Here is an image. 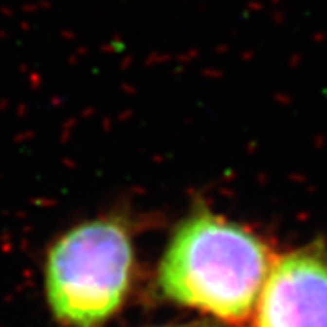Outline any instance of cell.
Listing matches in <instances>:
<instances>
[{
	"label": "cell",
	"mask_w": 327,
	"mask_h": 327,
	"mask_svg": "<svg viewBox=\"0 0 327 327\" xmlns=\"http://www.w3.org/2000/svg\"><path fill=\"white\" fill-rule=\"evenodd\" d=\"M134 266L124 220L100 217L69 229L45 257V295L55 319L70 327L104 324L126 301Z\"/></svg>",
	"instance_id": "cell-2"
},
{
	"label": "cell",
	"mask_w": 327,
	"mask_h": 327,
	"mask_svg": "<svg viewBox=\"0 0 327 327\" xmlns=\"http://www.w3.org/2000/svg\"><path fill=\"white\" fill-rule=\"evenodd\" d=\"M169 327H212V326H205V324H185V326H169Z\"/></svg>",
	"instance_id": "cell-4"
},
{
	"label": "cell",
	"mask_w": 327,
	"mask_h": 327,
	"mask_svg": "<svg viewBox=\"0 0 327 327\" xmlns=\"http://www.w3.org/2000/svg\"><path fill=\"white\" fill-rule=\"evenodd\" d=\"M255 327H327V249L277 255L257 301Z\"/></svg>",
	"instance_id": "cell-3"
},
{
	"label": "cell",
	"mask_w": 327,
	"mask_h": 327,
	"mask_svg": "<svg viewBox=\"0 0 327 327\" xmlns=\"http://www.w3.org/2000/svg\"><path fill=\"white\" fill-rule=\"evenodd\" d=\"M275 257L259 234L200 209L175 227L157 286L181 306L239 324L257 307Z\"/></svg>",
	"instance_id": "cell-1"
}]
</instances>
